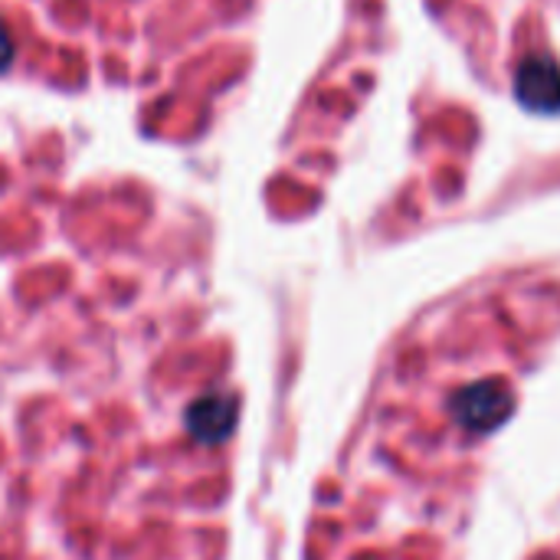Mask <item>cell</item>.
<instances>
[{"mask_svg": "<svg viewBox=\"0 0 560 560\" xmlns=\"http://www.w3.org/2000/svg\"><path fill=\"white\" fill-rule=\"evenodd\" d=\"M236 420V407L230 397H200L190 410H187V427L190 436L200 443H223L233 430Z\"/></svg>", "mask_w": 560, "mask_h": 560, "instance_id": "2", "label": "cell"}, {"mask_svg": "<svg viewBox=\"0 0 560 560\" xmlns=\"http://www.w3.org/2000/svg\"><path fill=\"white\" fill-rule=\"evenodd\" d=\"M515 95L528 112H560V66L551 56H528L515 72Z\"/></svg>", "mask_w": 560, "mask_h": 560, "instance_id": "1", "label": "cell"}, {"mask_svg": "<svg viewBox=\"0 0 560 560\" xmlns=\"http://www.w3.org/2000/svg\"><path fill=\"white\" fill-rule=\"evenodd\" d=\"M13 59V39H10V30L0 23V69H7Z\"/></svg>", "mask_w": 560, "mask_h": 560, "instance_id": "3", "label": "cell"}]
</instances>
